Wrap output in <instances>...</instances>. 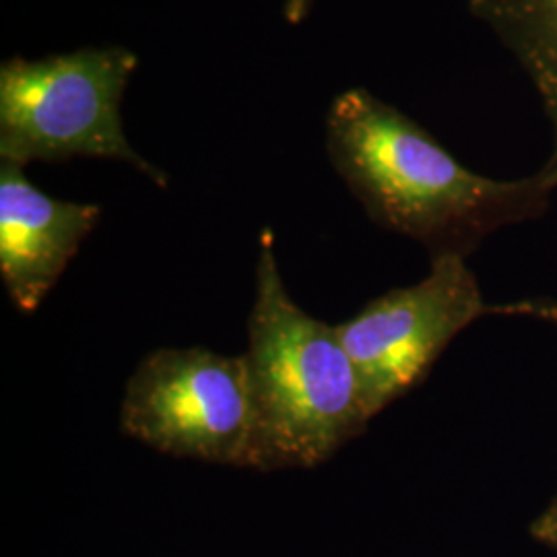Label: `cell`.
Listing matches in <instances>:
<instances>
[{"instance_id":"1","label":"cell","mask_w":557,"mask_h":557,"mask_svg":"<svg viewBox=\"0 0 557 557\" xmlns=\"http://www.w3.org/2000/svg\"><path fill=\"white\" fill-rule=\"evenodd\" d=\"M324 147L368 218L421 244L430 260L469 259L498 230L539 220L557 190V176L545 165L527 178L481 176L363 87L331 103Z\"/></svg>"},{"instance_id":"2","label":"cell","mask_w":557,"mask_h":557,"mask_svg":"<svg viewBox=\"0 0 557 557\" xmlns=\"http://www.w3.org/2000/svg\"><path fill=\"white\" fill-rule=\"evenodd\" d=\"M259 250L244 354L255 409L252 469H312L374 418L337 326L310 317L287 294L271 230Z\"/></svg>"},{"instance_id":"3","label":"cell","mask_w":557,"mask_h":557,"mask_svg":"<svg viewBox=\"0 0 557 557\" xmlns=\"http://www.w3.org/2000/svg\"><path fill=\"white\" fill-rule=\"evenodd\" d=\"M139 59L124 46H83L0 64V161L21 168L91 158L131 165L156 186L168 174L126 137L122 103Z\"/></svg>"},{"instance_id":"4","label":"cell","mask_w":557,"mask_h":557,"mask_svg":"<svg viewBox=\"0 0 557 557\" xmlns=\"http://www.w3.org/2000/svg\"><path fill=\"white\" fill-rule=\"evenodd\" d=\"M120 425L170 457L252 469L255 409L244 356L205 347L149 354L126 382Z\"/></svg>"},{"instance_id":"5","label":"cell","mask_w":557,"mask_h":557,"mask_svg":"<svg viewBox=\"0 0 557 557\" xmlns=\"http://www.w3.org/2000/svg\"><path fill=\"white\" fill-rule=\"evenodd\" d=\"M492 314L462 257L432 259L425 277L368 301L337 333L358 370L372 418L413 391L446 347Z\"/></svg>"},{"instance_id":"6","label":"cell","mask_w":557,"mask_h":557,"mask_svg":"<svg viewBox=\"0 0 557 557\" xmlns=\"http://www.w3.org/2000/svg\"><path fill=\"white\" fill-rule=\"evenodd\" d=\"M100 218L98 205L50 197L0 161V277L21 312L40 308Z\"/></svg>"},{"instance_id":"7","label":"cell","mask_w":557,"mask_h":557,"mask_svg":"<svg viewBox=\"0 0 557 557\" xmlns=\"http://www.w3.org/2000/svg\"><path fill=\"white\" fill-rule=\"evenodd\" d=\"M531 81L552 128L545 168L557 176V0H469Z\"/></svg>"},{"instance_id":"8","label":"cell","mask_w":557,"mask_h":557,"mask_svg":"<svg viewBox=\"0 0 557 557\" xmlns=\"http://www.w3.org/2000/svg\"><path fill=\"white\" fill-rule=\"evenodd\" d=\"M492 314L541 320L557 329V299H517L512 304H496L492 306Z\"/></svg>"},{"instance_id":"9","label":"cell","mask_w":557,"mask_h":557,"mask_svg":"<svg viewBox=\"0 0 557 557\" xmlns=\"http://www.w3.org/2000/svg\"><path fill=\"white\" fill-rule=\"evenodd\" d=\"M531 535L557 552V496L531 524Z\"/></svg>"},{"instance_id":"10","label":"cell","mask_w":557,"mask_h":557,"mask_svg":"<svg viewBox=\"0 0 557 557\" xmlns=\"http://www.w3.org/2000/svg\"><path fill=\"white\" fill-rule=\"evenodd\" d=\"M317 0H283V20L287 25H301L310 17Z\"/></svg>"}]
</instances>
